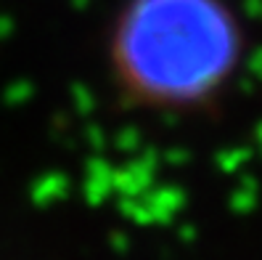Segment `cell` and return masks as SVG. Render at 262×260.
Segmentation results:
<instances>
[{
    "label": "cell",
    "mask_w": 262,
    "mask_h": 260,
    "mask_svg": "<svg viewBox=\"0 0 262 260\" xmlns=\"http://www.w3.org/2000/svg\"><path fill=\"white\" fill-rule=\"evenodd\" d=\"M249 51L230 0H122L106 29V69L122 112H220Z\"/></svg>",
    "instance_id": "1"
}]
</instances>
